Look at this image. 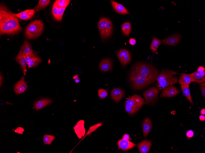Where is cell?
I'll list each match as a JSON object with an SVG mask.
<instances>
[{
  "label": "cell",
  "mask_w": 205,
  "mask_h": 153,
  "mask_svg": "<svg viewBox=\"0 0 205 153\" xmlns=\"http://www.w3.org/2000/svg\"><path fill=\"white\" fill-rule=\"evenodd\" d=\"M22 29L18 18L5 5L1 4L0 7V33L13 35Z\"/></svg>",
  "instance_id": "1"
},
{
  "label": "cell",
  "mask_w": 205,
  "mask_h": 153,
  "mask_svg": "<svg viewBox=\"0 0 205 153\" xmlns=\"http://www.w3.org/2000/svg\"><path fill=\"white\" fill-rule=\"evenodd\" d=\"M130 70L156 81L159 73L158 70L149 64L138 62L134 64Z\"/></svg>",
  "instance_id": "2"
},
{
  "label": "cell",
  "mask_w": 205,
  "mask_h": 153,
  "mask_svg": "<svg viewBox=\"0 0 205 153\" xmlns=\"http://www.w3.org/2000/svg\"><path fill=\"white\" fill-rule=\"evenodd\" d=\"M129 79L131 86L135 90H139L145 88L156 81L131 70L129 75Z\"/></svg>",
  "instance_id": "3"
},
{
  "label": "cell",
  "mask_w": 205,
  "mask_h": 153,
  "mask_svg": "<svg viewBox=\"0 0 205 153\" xmlns=\"http://www.w3.org/2000/svg\"><path fill=\"white\" fill-rule=\"evenodd\" d=\"M145 103V101L141 96L134 94L126 101L124 104L125 110L129 115L134 114Z\"/></svg>",
  "instance_id": "4"
},
{
  "label": "cell",
  "mask_w": 205,
  "mask_h": 153,
  "mask_svg": "<svg viewBox=\"0 0 205 153\" xmlns=\"http://www.w3.org/2000/svg\"><path fill=\"white\" fill-rule=\"evenodd\" d=\"M44 24L40 20H36L31 22L26 27L25 35L28 39H33L39 36L43 30Z\"/></svg>",
  "instance_id": "5"
},
{
  "label": "cell",
  "mask_w": 205,
  "mask_h": 153,
  "mask_svg": "<svg viewBox=\"0 0 205 153\" xmlns=\"http://www.w3.org/2000/svg\"><path fill=\"white\" fill-rule=\"evenodd\" d=\"M98 27L102 39H106L111 35L113 31V25L111 21L108 19L106 17L100 18Z\"/></svg>",
  "instance_id": "6"
},
{
  "label": "cell",
  "mask_w": 205,
  "mask_h": 153,
  "mask_svg": "<svg viewBox=\"0 0 205 153\" xmlns=\"http://www.w3.org/2000/svg\"><path fill=\"white\" fill-rule=\"evenodd\" d=\"M159 90L157 88L153 87L148 88L143 93L145 103L148 105H152L157 100Z\"/></svg>",
  "instance_id": "7"
},
{
  "label": "cell",
  "mask_w": 205,
  "mask_h": 153,
  "mask_svg": "<svg viewBox=\"0 0 205 153\" xmlns=\"http://www.w3.org/2000/svg\"><path fill=\"white\" fill-rule=\"evenodd\" d=\"M189 75L192 82L200 83L205 82V68L203 66H199L196 71Z\"/></svg>",
  "instance_id": "8"
},
{
  "label": "cell",
  "mask_w": 205,
  "mask_h": 153,
  "mask_svg": "<svg viewBox=\"0 0 205 153\" xmlns=\"http://www.w3.org/2000/svg\"><path fill=\"white\" fill-rule=\"evenodd\" d=\"M117 55L123 67H125L131 60L130 52L126 49H120L118 52Z\"/></svg>",
  "instance_id": "9"
},
{
  "label": "cell",
  "mask_w": 205,
  "mask_h": 153,
  "mask_svg": "<svg viewBox=\"0 0 205 153\" xmlns=\"http://www.w3.org/2000/svg\"><path fill=\"white\" fill-rule=\"evenodd\" d=\"M177 82V78L173 76L163 80L157 82L156 86L159 90L161 91L168 86L176 83Z\"/></svg>",
  "instance_id": "10"
},
{
  "label": "cell",
  "mask_w": 205,
  "mask_h": 153,
  "mask_svg": "<svg viewBox=\"0 0 205 153\" xmlns=\"http://www.w3.org/2000/svg\"><path fill=\"white\" fill-rule=\"evenodd\" d=\"M163 89L160 96L161 97H173L180 92L176 87L172 85L169 86Z\"/></svg>",
  "instance_id": "11"
},
{
  "label": "cell",
  "mask_w": 205,
  "mask_h": 153,
  "mask_svg": "<svg viewBox=\"0 0 205 153\" xmlns=\"http://www.w3.org/2000/svg\"><path fill=\"white\" fill-rule=\"evenodd\" d=\"M181 37L179 34H175L170 35L163 39L162 42L164 44L174 46L177 45L180 41Z\"/></svg>",
  "instance_id": "12"
},
{
  "label": "cell",
  "mask_w": 205,
  "mask_h": 153,
  "mask_svg": "<svg viewBox=\"0 0 205 153\" xmlns=\"http://www.w3.org/2000/svg\"><path fill=\"white\" fill-rule=\"evenodd\" d=\"M84 121L83 120L78 121L74 127L75 134L79 139L83 137L85 134V129L84 128Z\"/></svg>",
  "instance_id": "13"
},
{
  "label": "cell",
  "mask_w": 205,
  "mask_h": 153,
  "mask_svg": "<svg viewBox=\"0 0 205 153\" xmlns=\"http://www.w3.org/2000/svg\"><path fill=\"white\" fill-rule=\"evenodd\" d=\"M119 148L123 151H128L135 147L136 144L129 140L123 139H120L117 142Z\"/></svg>",
  "instance_id": "14"
},
{
  "label": "cell",
  "mask_w": 205,
  "mask_h": 153,
  "mask_svg": "<svg viewBox=\"0 0 205 153\" xmlns=\"http://www.w3.org/2000/svg\"><path fill=\"white\" fill-rule=\"evenodd\" d=\"M36 13V10L34 9H28L19 13H14V14L20 19L28 20L31 19Z\"/></svg>",
  "instance_id": "15"
},
{
  "label": "cell",
  "mask_w": 205,
  "mask_h": 153,
  "mask_svg": "<svg viewBox=\"0 0 205 153\" xmlns=\"http://www.w3.org/2000/svg\"><path fill=\"white\" fill-rule=\"evenodd\" d=\"M124 94V91L118 88H115L112 90L110 96L112 99L116 103L120 101Z\"/></svg>",
  "instance_id": "16"
},
{
  "label": "cell",
  "mask_w": 205,
  "mask_h": 153,
  "mask_svg": "<svg viewBox=\"0 0 205 153\" xmlns=\"http://www.w3.org/2000/svg\"><path fill=\"white\" fill-rule=\"evenodd\" d=\"M28 86L24 78H21L15 85L14 91L17 94L24 92L28 88Z\"/></svg>",
  "instance_id": "17"
},
{
  "label": "cell",
  "mask_w": 205,
  "mask_h": 153,
  "mask_svg": "<svg viewBox=\"0 0 205 153\" xmlns=\"http://www.w3.org/2000/svg\"><path fill=\"white\" fill-rule=\"evenodd\" d=\"M178 74L179 73H177L172 70L163 69L162 70L161 72L159 74L156 78V81L157 82L161 81L168 78L173 76L174 75Z\"/></svg>",
  "instance_id": "18"
},
{
  "label": "cell",
  "mask_w": 205,
  "mask_h": 153,
  "mask_svg": "<svg viewBox=\"0 0 205 153\" xmlns=\"http://www.w3.org/2000/svg\"><path fill=\"white\" fill-rule=\"evenodd\" d=\"M66 8H60L53 4L52 8V13L54 18L58 21L62 20Z\"/></svg>",
  "instance_id": "19"
},
{
  "label": "cell",
  "mask_w": 205,
  "mask_h": 153,
  "mask_svg": "<svg viewBox=\"0 0 205 153\" xmlns=\"http://www.w3.org/2000/svg\"><path fill=\"white\" fill-rule=\"evenodd\" d=\"M112 62L111 60L108 58L103 59L100 63L99 67L102 72H107L110 70L112 68Z\"/></svg>",
  "instance_id": "20"
},
{
  "label": "cell",
  "mask_w": 205,
  "mask_h": 153,
  "mask_svg": "<svg viewBox=\"0 0 205 153\" xmlns=\"http://www.w3.org/2000/svg\"><path fill=\"white\" fill-rule=\"evenodd\" d=\"M152 145V142L148 140H144L137 145L140 153H148Z\"/></svg>",
  "instance_id": "21"
},
{
  "label": "cell",
  "mask_w": 205,
  "mask_h": 153,
  "mask_svg": "<svg viewBox=\"0 0 205 153\" xmlns=\"http://www.w3.org/2000/svg\"><path fill=\"white\" fill-rule=\"evenodd\" d=\"M110 2L113 9L118 13L121 14H129L128 10L122 4L114 0H111Z\"/></svg>",
  "instance_id": "22"
},
{
  "label": "cell",
  "mask_w": 205,
  "mask_h": 153,
  "mask_svg": "<svg viewBox=\"0 0 205 153\" xmlns=\"http://www.w3.org/2000/svg\"><path fill=\"white\" fill-rule=\"evenodd\" d=\"M142 129L144 137L147 136L150 132L152 127V124L150 118H145L142 122Z\"/></svg>",
  "instance_id": "23"
},
{
  "label": "cell",
  "mask_w": 205,
  "mask_h": 153,
  "mask_svg": "<svg viewBox=\"0 0 205 153\" xmlns=\"http://www.w3.org/2000/svg\"><path fill=\"white\" fill-rule=\"evenodd\" d=\"M52 102V100L51 99L48 98L39 100L34 103L35 109L37 110L41 109L51 104Z\"/></svg>",
  "instance_id": "24"
},
{
  "label": "cell",
  "mask_w": 205,
  "mask_h": 153,
  "mask_svg": "<svg viewBox=\"0 0 205 153\" xmlns=\"http://www.w3.org/2000/svg\"><path fill=\"white\" fill-rule=\"evenodd\" d=\"M33 53V51L30 43L25 41L23 44L19 53L22 55L26 56Z\"/></svg>",
  "instance_id": "25"
},
{
  "label": "cell",
  "mask_w": 205,
  "mask_h": 153,
  "mask_svg": "<svg viewBox=\"0 0 205 153\" xmlns=\"http://www.w3.org/2000/svg\"><path fill=\"white\" fill-rule=\"evenodd\" d=\"M16 60L21 65L23 70V73L25 75L27 73L26 64H27L25 56L18 54L16 57Z\"/></svg>",
  "instance_id": "26"
},
{
  "label": "cell",
  "mask_w": 205,
  "mask_h": 153,
  "mask_svg": "<svg viewBox=\"0 0 205 153\" xmlns=\"http://www.w3.org/2000/svg\"><path fill=\"white\" fill-rule=\"evenodd\" d=\"M178 82L180 85H189L192 82V79L189 74L183 73L180 76Z\"/></svg>",
  "instance_id": "27"
},
{
  "label": "cell",
  "mask_w": 205,
  "mask_h": 153,
  "mask_svg": "<svg viewBox=\"0 0 205 153\" xmlns=\"http://www.w3.org/2000/svg\"><path fill=\"white\" fill-rule=\"evenodd\" d=\"M180 86L183 95L186 97L190 103L193 105L189 89V85H180Z\"/></svg>",
  "instance_id": "28"
},
{
  "label": "cell",
  "mask_w": 205,
  "mask_h": 153,
  "mask_svg": "<svg viewBox=\"0 0 205 153\" xmlns=\"http://www.w3.org/2000/svg\"><path fill=\"white\" fill-rule=\"evenodd\" d=\"M162 41L157 38L154 37L152 40L150 49L153 53L156 52L157 50L160 46L162 43Z\"/></svg>",
  "instance_id": "29"
},
{
  "label": "cell",
  "mask_w": 205,
  "mask_h": 153,
  "mask_svg": "<svg viewBox=\"0 0 205 153\" xmlns=\"http://www.w3.org/2000/svg\"><path fill=\"white\" fill-rule=\"evenodd\" d=\"M131 30V25L129 22L123 23L122 26V30L123 33L125 35L128 36Z\"/></svg>",
  "instance_id": "30"
},
{
  "label": "cell",
  "mask_w": 205,
  "mask_h": 153,
  "mask_svg": "<svg viewBox=\"0 0 205 153\" xmlns=\"http://www.w3.org/2000/svg\"><path fill=\"white\" fill-rule=\"evenodd\" d=\"M51 1L49 0H40L37 5L35 8L37 11L44 9L50 4Z\"/></svg>",
  "instance_id": "31"
},
{
  "label": "cell",
  "mask_w": 205,
  "mask_h": 153,
  "mask_svg": "<svg viewBox=\"0 0 205 153\" xmlns=\"http://www.w3.org/2000/svg\"><path fill=\"white\" fill-rule=\"evenodd\" d=\"M70 1L68 0H57L54 4L59 7L66 8L70 3Z\"/></svg>",
  "instance_id": "32"
},
{
  "label": "cell",
  "mask_w": 205,
  "mask_h": 153,
  "mask_svg": "<svg viewBox=\"0 0 205 153\" xmlns=\"http://www.w3.org/2000/svg\"><path fill=\"white\" fill-rule=\"evenodd\" d=\"M41 62V59L38 56H37L33 58L28 64L29 67H34L39 64Z\"/></svg>",
  "instance_id": "33"
},
{
  "label": "cell",
  "mask_w": 205,
  "mask_h": 153,
  "mask_svg": "<svg viewBox=\"0 0 205 153\" xmlns=\"http://www.w3.org/2000/svg\"><path fill=\"white\" fill-rule=\"evenodd\" d=\"M55 138V137L53 135L45 134L43 138L44 143L45 144L50 145Z\"/></svg>",
  "instance_id": "34"
},
{
  "label": "cell",
  "mask_w": 205,
  "mask_h": 153,
  "mask_svg": "<svg viewBox=\"0 0 205 153\" xmlns=\"http://www.w3.org/2000/svg\"><path fill=\"white\" fill-rule=\"evenodd\" d=\"M102 125V123L100 122L97 123L94 125L91 126L85 135V136L86 137V136L92 133L96 130L98 128L101 126Z\"/></svg>",
  "instance_id": "35"
},
{
  "label": "cell",
  "mask_w": 205,
  "mask_h": 153,
  "mask_svg": "<svg viewBox=\"0 0 205 153\" xmlns=\"http://www.w3.org/2000/svg\"><path fill=\"white\" fill-rule=\"evenodd\" d=\"M99 97L101 99H104L108 95L107 91L105 89H100L98 91Z\"/></svg>",
  "instance_id": "36"
},
{
  "label": "cell",
  "mask_w": 205,
  "mask_h": 153,
  "mask_svg": "<svg viewBox=\"0 0 205 153\" xmlns=\"http://www.w3.org/2000/svg\"><path fill=\"white\" fill-rule=\"evenodd\" d=\"M37 56L35 53H33L25 56L26 60L28 64L30 61L34 58Z\"/></svg>",
  "instance_id": "37"
},
{
  "label": "cell",
  "mask_w": 205,
  "mask_h": 153,
  "mask_svg": "<svg viewBox=\"0 0 205 153\" xmlns=\"http://www.w3.org/2000/svg\"><path fill=\"white\" fill-rule=\"evenodd\" d=\"M202 94L204 97H205V82L200 83L199 84Z\"/></svg>",
  "instance_id": "38"
},
{
  "label": "cell",
  "mask_w": 205,
  "mask_h": 153,
  "mask_svg": "<svg viewBox=\"0 0 205 153\" xmlns=\"http://www.w3.org/2000/svg\"><path fill=\"white\" fill-rule=\"evenodd\" d=\"M194 134V132L192 130H188L186 133L187 137L189 138L192 137L193 136Z\"/></svg>",
  "instance_id": "39"
},
{
  "label": "cell",
  "mask_w": 205,
  "mask_h": 153,
  "mask_svg": "<svg viewBox=\"0 0 205 153\" xmlns=\"http://www.w3.org/2000/svg\"><path fill=\"white\" fill-rule=\"evenodd\" d=\"M129 43L131 45H134L136 43V40L134 38H131L130 39Z\"/></svg>",
  "instance_id": "40"
},
{
  "label": "cell",
  "mask_w": 205,
  "mask_h": 153,
  "mask_svg": "<svg viewBox=\"0 0 205 153\" xmlns=\"http://www.w3.org/2000/svg\"><path fill=\"white\" fill-rule=\"evenodd\" d=\"M122 139L125 140H129L130 139V136L127 134H124L122 137Z\"/></svg>",
  "instance_id": "41"
},
{
  "label": "cell",
  "mask_w": 205,
  "mask_h": 153,
  "mask_svg": "<svg viewBox=\"0 0 205 153\" xmlns=\"http://www.w3.org/2000/svg\"><path fill=\"white\" fill-rule=\"evenodd\" d=\"M199 119L201 121H204L205 120V115H201L199 116Z\"/></svg>",
  "instance_id": "42"
},
{
  "label": "cell",
  "mask_w": 205,
  "mask_h": 153,
  "mask_svg": "<svg viewBox=\"0 0 205 153\" xmlns=\"http://www.w3.org/2000/svg\"><path fill=\"white\" fill-rule=\"evenodd\" d=\"M200 113L201 115H205V108H203L200 111Z\"/></svg>",
  "instance_id": "43"
},
{
  "label": "cell",
  "mask_w": 205,
  "mask_h": 153,
  "mask_svg": "<svg viewBox=\"0 0 205 153\" xmlns=\"http://www.w3.org/2000/svg\"><path fill=\"white\" fill-rule=\"evenodd\" d=\"M3 77L1 74H0V86H1V85L2 83L3 82Z\"/></svg>",
  "instance_id": "44"
},
{
  "label": "cell",
  "mask_w": 205,
  "mask_h": 153,
  "mask_svg": "<svg viewBox=\"0 0 205 153\" xmlns=\"http://www.w3.org/2000/svg\"><path fill=\"white\" fill-rule=\"evenodd\" d=\"M79 81L80 80L79 79V78L78 77L76 79H75V82L76 83H78L79 82Z\"/></svg>",
  "instance_id": "45"
},
{
  "label": "cell",
  "mask_w": 205,
  "mask_h": 153,
  "mask_svg": "<svg viewBox=\"0 0 205 153\" xmlns=\"http://www.w3.org/2000/svg\"><path fill=\"white\" fill-rule=\"evenodd\" d=\"M78 75H76L75 76H74L73 77V78L74 79H75L78 77Z\"/></svg>",
  "instance_id": "46"
}]
</instances>
